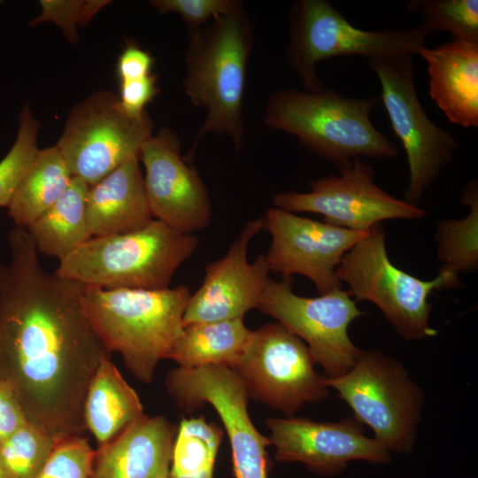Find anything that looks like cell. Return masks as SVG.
Returning <instances> with one entry per match:
<instances>
[{
    "label": "cell",
    "instance_id": "6da1fadb",
    "mask_svg": "<svg viewBox=\"0 0 478 478\" xmlns=\"http://www.w3.org/2000/svg\"><path fill=\"white\" fill-rule=\"evenodd\" d=\"M8 247L0 262V378L28 420L54 438L83 436L87 389L111 357L84 314V285L46 272L26 228L10 231Z\"/></svg>",
    "mask_w": 478,
    "mask_h": 478
},
{
    "label": "cell",
    "instance_id": "7a4b0ae2",
    "mask_svg": "<svg viewBox=\"0 0 478 478\" xmlns=\"http://www.w3.org/2000/svg\"><path fill=\"white\" fill-rule=\"evenodd\" d=\"M190 296L184 285L163 289L84 285L81 305L105 350L119 352L137 380L150 383L158 363L168 358L181 334Z\"/></svg>",
    "mask_w": 478,
    "mask_h": 478
},
{
    "label": "cell",
    "instance_id": "3957f363",
    "mask_svg": "<svg viewBox=\"0 0 478 478\" xmlns=\"http://www.w3.org/2000/svg\"><path fill=\"white\" fill-rule=\"evenodd\" d=\"M183 88L191 103L207 110L190 150L207 134L227 135L236 150L243 144V97L253 46V25L243 4L210 26L189 28Z\"/></svg>",
    "mask_w": 478,
    "mask_h": 478
},
{
    "label": "cell",
    "instance_id": "277c9868",
    "mask_svg": "<svg viewBox=\"0 0 478 478\" xmlns=\"http://www.w3.org/2000/svg\"><path fill=\"white\" fill-rule=\"evenodd\" d=\"M378 100L353 98L324 87L314 91L280 89L266 102L264 122L295 135L338 169L354 158L393 159L397 149L370 118Z\"/></svg>",
    "mask_w": 478,
    "mask_h": 478
},
{
    "label": "cell",
    "instance_id": "5b68a950",
    "mask_svg": "<svg viewBox=\"0 0 478 478\" xmlns=\"http://www.w3.org/2000/svg\"><path fill=\"white\" fill-rule=\"evenodd\" d=\"M197 246L192 234L153 219L135 231L91 237L61 259L55 273L103 289H163Z\"/></svg>",
    "mask_w": 478,
    "mask_h": 478
},
{
    "label": "cell",
    "instance_id": "8992f818",
    "mask_svg": "<svg viewBox=\"0 0 478 478\" xmlns=\"http://www.w3.org/2000/svg\"><path fill=\"white\" fill-rule=\"evenodd\" d=\"M351 297L376 305L396 332L408 341L436 335L430 323L429 296L434 290L460 288V277L439 270L432 280H421L390 260L382 224L370 228L342 258L336 269Z\"/></svg>",
    "mask_w": 478,
    "mask_h": 478
},
{
    "label": "cell",
    "instance_id": "52a82bcc",
    "mask_svg": "<svg viewBox=\"0 0 478 478\" xmlns=\"http://www.w3.org/2000/svg\"><path fill=\"white\" fill-rule=\"evenodd\" d=\"M325 382L389 452L412 451L425 396L399 360L376 349L361 350L346 373Z\"/></svg>",
    "mask_w": 478,
    "mask_h": 478
},
{
    "label": "cell",
    "instance_id": "ba28073f",
    "mask_svg": "<svg viewBox=\"0 0 478 478\" xmlns=\"http://www.w3.org/2000/svg\"><path fill=\"white\" fill-rule=\"evenodd\" d=\"M433 32L422 24L412 29L366 31L356 27L328 0H297L289 12L287 62L304 89L323 88L315 71L325 59L359 55H419Z\"/></svg>",
    "mask_w": 478,
    "mask_h": 478
},
{
    "label": "cell",
    "instance_id": "9c48e42d",
    "mask_svg": "<svg viewBox=\"0 0 478 478\" xmlns=\"http://www.w3.org/2000/svg\"><path fill=\"white\" fill-rule=\"evenodd\" d=\"M366 61L378 77L384 107L406 153L409 181L404 200L419 206L442 170L453 160L459 143L422 107L415 89L412 55H381Z\"/></svg>",
    "mask_w": 478,
    "mask_h": 478
},
{
    "label": "cell",
    "instance_id": "30bf717a",
    "mask_svg": "<svg viewBox=\"0 0 478 478\" xmlns=\"http://www.w3.org/2000/svg\"><path fill=\"white\" fill-rule=\"evenodd\" d=\"M315 364L307 345L275 322L252 331L231 369L243 382L250 397L290 417L306 404L320 403L329 396L326 376L316 372Z\"/></svg>",
    "mask_w": 478,
    "mask_h": 478
},
{
    "label": "cell",
    "instance_id": "8fae6325",
    "mask_svg": "<svg viewBox=\"0 0 478 478\" xmlns=\"http://www.w3.org/2000/svg\"><path fill=\"white\" fill-rule=\"evenodd\" d=\"M153 127L147 112L132 116L123 109L119 96L99 91L71 111L56 146L72 175L92 186L139 156Z\"/></svg>",
    "mask_w": 478,
    "mask_h": 478
},
{
    "label": "cell",
    "instance_id": "7c38bea8",
    "mask_svg": "<svg viewBox=\"0 0 478 478\" xmlns=\"http://www.w3.org/2000/svg\"><path fill=\"white\" fill-rule=\"evenodd\" d=\"M168 395L185 412L204 405L220 416L230 443L235 478H268L273 466L268 437L255 427L249 414V393L240 376L225 366L176 367L166 378Z\"/></svg>",
    "mask_w": 478,
    "mask_h": 478
},
{
    "label": "cell",
    "instance_id": "4fadbf2b",
    "mask_svg": "<svg viewBox=\"0 0 478 478\" xmlns=\"http://www.w3.org/2000/svg\"><path fill=\"white\" fill-rule=\"evenodd\" d=\"M292 284V277L271 278L258 309L298 336L323 367L326 377L343 374L361 351L352 343L349 327L366 312L343 289L305 297L294 293Z\"/></svg>",
    "mask_w": 478,
    "mask_h": 478
},
{
    "label": "cell",
    "instance_id": "5bb4252c",
    "mask_svg": "<svg viewBox=\"0 0 478 478\" xmlns=\"http://www.w3.org/2000/svg\"><path fill=\"white\" fill-rule=\"evenodd\" d=\"M375 172L362 158H354L330 174L310 182L309 192L284 191L274 196V207L290 212H312L339 227L368 231L387 220H417L427 213L387 193L374 182Z\"/></svg>",
    "mask_w": 478,
    "mask_h": 478
},
{
    "label": "cell",
    "instance_id": "9a60e30c",
    "mask_svg": "<svg viewBox=\"0 0 478 478\" xmlns=\"http://www.w3.org/2000/svg\"><path fill=\"white\" fill-rule=\"evenodd\" d=\"M263 220L272 237L265 255L270 271L282 278L304 275L320 295L342 289L337 266L368 232L339 227L276 207L267 209Z\"/></svg>",
    "mask_w": 478,
    "mask_h": 478
},
{
    "label": "cell",
    "instance_id": "2e32d148",
    "mask_svg": "<svg viewBox=\"0 0 478 478\" xmlns=\"http://www.w3.org/2000/svg\"><path fill=\"white\" fill-rule=\"evenodd\" d=\"M265 425L277 462H300L321 475L340 474L354 460L386 464L391 459L390 452L374 437H367L354 417L337 422L297 416L267 418Z\"/></svg>",
    "mask_w": 478,
    "mask_h": 478
},
{
    "label": "cell",
    "instance_id": "e0dca14e",
    "mask_svg": "<svg viewBox=\"0 0 478 478\" xmlns=\"http://www.w3.org/2000/svg\"><path fill=\"white\" fill-rule=\"evenodd\" d=\"M144 186L152 217L184 233L201 230L212 219L207 189L190 160L181 154L175 133L160 129L142 145Z\"/></svg>",
    "mask_w": 478,
    "mask_h": 478
},
{
    "label": "cell",
    "instance_id": "ac0fdd59",
    "mask_svg": "<svg viewBox=\"0 0 478 478\" xmlns=\"http://www.w3.org/2000/svg\"><path fill=\"white\" fill-rule=\"evenodd\" d=\"M262 229L263 217L249 220L226 255L206 266L202 285L189 299L183 325L243 319L258 309L271 271L264 254L251 263L247 255L251 240Z\"/></svg>",
    "mask_w": 478,
    "mask_h": 478
},
{
    "label": "cell",
    "instance_id": "d6986e66",
    "mask_svg": "<svg viewBox=\"0 0 478 478\" xmlns=\"http://www.w3.org/2000/svg\"><path fill=\"white\" fill-rule=\"evenodd\" d=\"M177 430L163 416L143 415L98 446L91 478H159L167 474Z\"/></svg>",
    "mask_w": 478,
    "mask_h": 478
},
{
    "label": "cell",
    "instance_id": "ffe728a7",
    "mask_svg": "<svg viewBox=\"0 0 478 478\" xmlns=\"http://www.w3.org/2000/svg\"><path fill=\"white\" fill-rule=\"evenodd\" d=\"M427 62L428 93L452 124L478 127V43L452 39L420 50Z\"/></svg>",
    "mask_w": 478,
    "mask_h": 478
},
{
    "label": "cell",
    "instance_id": "44dd1931",
    "mask_svg": "<svg viewBox=\"0 0 478 478\" xmlns=\"http://www.w3.org/2000/svg\"><path fill=\"white\" fill-rule=\"evenodd\" d=\"M135 156L89 186L86 212L92 236L125 234L153 220L144 180Z\"/></svg>",
    "mask_w": 478,
    "mask_h": 478
},
{
    "label": "cell",
    "instance_id": "7402d4cb",
    "mask_svg": "<svg viewBox=\"0 0 478 478\" xmlns=\"http://www.w3.org/2000/svg\"><path fill=\"white\" fill-rule=\"evenodd\" d=\"M142 402L111 360L99 364L86 392L83 418L98 446L143 416Z\"/></svg>",
    "mask_w": 478,
    "mask_h": 478
},
{
    "label": "cell",
    "instance_id": "603a6c76",
    "mask_svg": "<svg viewBox=\"0 0 478 478\" xmlns=\"http://www.w3.org/2000/svg\"><path fill=\"white\" fill-rule=\"evenodd\" d=\"M89 185L73 176L64 194L28 227L38 253L63 259L92 236L86 212Z\"/></svg>",
    "mask_w": 478,
    "mask_h": 478
},
{
    "label": "cell",
    "instance_id": "cb8c5ba5",
    "mask_svg": "<svg viewBox=\"0 0 478 478\" xmlns=\"http://www.w3.org/2000/svg\"><path fill=\"white\" fill-rule=\"evenodd\" d=\"M251 334L243 319L187 324L167 358L184 368H232L243 355Z\"/></svg>",
    "mask_w": 478,
    "mask_h": 478
},
{
    "label": "cell",
    "instance_id": "d4e9b609",
    "mask_svg": "<svg viewBox=\"0 0 478 478\" xmlns=\"http://www.w3.org/2000/svg\"><path fill=\"white\" fill-rule=\"evenodd\" d=\"M72 178L56 145L38 149L7 207L15 227H28L64 194Z\"/></svg>",
    "mask_w": 478,
    "mask_h": 478
},
{
    "label": "cell",
    "instance_id": "484cf974",
    "mask_svg": "<svg viewBox=\"0 0 478 478\" xmlns=\"http://www.w3.org/2000/svg\"><path fill=\"white\" fill-rule=\"evenodd\" d=\"M461 204L469 207L463 219L441 220L436 230L440 270L459 276L478 268V182L472 180L463 189Z\"/></svg>",
    "mask_w": 478,
    "mask_h": 478
},
{
    "label": "cell",
    "instance_id": "4316f807",
    "mask_svg": "<svg viewBox=\"0 0 478 478\" xmlns=\"http://www.w3.org/2000/svg\"><path fill=\"white\" fill-rule=\"evenodd\" d=\"M222 429L204 416L183 418L178 426L169 478H213Z\"/></svg>",
    "mask_w": 478,
    "mask_h": 478
},
{
    "label": "cell",
    "instance_id": "83f0119b",
    "mask_svg": "<svg viewBox=\"0 0 478 478\" xmlns=\"http://www.w3.org/2000/svg\"><path fill=\"white\" fill-rule=\"evenodd\" d=\"M55 444L42 427L27 420L0 441V467L4 478H38Z\"/></svg>",
    "mask_w": 478,
    "mask_h": 478
},
{
    "label": "cell",
    "instance_id": "f1b7e54d",
    "mask_svg": "<svg viewBox=\"0 0 478 478\" xmlns=\"http://www.w3.org/2000/svg\"><path fill=\"white\" fill-rule=\"evenodd\" d=\"M409 12H419L422 25L431 30L449 32L452 39L478 43L477 0H412Z\"/></svg>",
    "mask_w": 478,
    "mask_h": 478
},
{
    "label": "cell",
    "instance_id": "f546056e",
    "mask_svg": "<svg viewBox=\"0 0 478 478\" xmlns=\"http://www.w3.org/2000/svg\"><path fill=\"white\" fill-rule=\"evenodd\" d=\"M39 122L28 104L19 113L16 139L5 157L0 161V207H8L12 197L30 166L36 146Z\"/></svg>",
    "mask_w": 478,
    "mask_h": 478
},
{
    "label": "cell",
    "instance_id": "4dcf8cb0",
    "mask_svg": "<svg viewBox=\"0 0 478 478\" xmlns=\"http://www.w3.org/2000/svg\"><path fill=\"white\" fill-rule=\"evenodd\" d=\"M95 451L84 436L55 438L38 478H91Z\"/></svg>",
    "mask_w": 478,
    "mask_h": 478
},
{
    "label": "cell",
    "instance_id": "1f68e13d",
    "mask_svg": "<svg viewBox=\"0 0 478 478\" xmlns=\"http://www.w3.org/2000/svg\"><path fill=\"white\" fill-rule=\"evenodd\" d=\"M109 1H59L42 0V13L30 22L35 26L44 21H53L63 30L66 37L72 42H76V27L87 25L93 16Z\"/></svg>",
    "mask_w": 478,
    "mask_h": 478
},
{
    "label": "cell",
    "instance_id": "d6a6232c",
    "mask_svg": "<svg viewBox=\"0 0 478 478\" xmlns=\"http://www.w3.org/2000/svg\"><path fill=\"white\" fill-rule=\"evenodd\" d=\"M243 3L238 0H153L150 4L160 13L179 14L189 27H202L210 19L234 11Z\"/></svg>",
    "mask_w": 478,
    "mask_h": 478
},
{
    "label": "cell",
    "instance_id": "836d02e7",
    "mask_svg": "<svg viewBox=\"0 0 478 478\" xmlns=\"http://www.w3.org/2000/svg\"><path fill=\"white\" fill-rule=\"evenodd\" d=\"M119 99L123 109L132 116H141L146 112L145 106L158 92L157 78L150 74L145 78L120 82Z\"/></svg>",
    "mask_w": 478,
    "mask_h": 478
},
{
    "label": "cell",
    "instance_id": "e575fe53",
    "mask_svg": "<svg viewBox=\"0 0 478 478\" xmlns=\"http://www.w3.org/2000/svg\"><path fill=\"white\" fill-rule=\"evenodd\" d=\"M153 58L135 43L126 45L117 61L120 82L135 81L151 74Z\"/></svg>",
    "mask_w": 478,
    "mask_h": 478
},
{
    "label": "cell",
    "instance_id": "d590c367",
    "mask_svg": "<svg viewBox=\"0 0 478 478\" xmlns=\"http://www.w3.org/2000/svg\"><path fill=\"white\" fill-rule=\"evenodd\" d=\"M27 420L12 387L0 378V436H9Z\"/></svg>",
    "mask_w": 478,
    "mask_h": 478
},
{
    "label": "cell",
    "instance_id": "8d00e7d4",
    "mask_svg": "<svg viewBox=\"0 0 478 478\" xmlns=\"http://www.w3.org/2000/svg\"><path fill=\"white\" fill-rule=\"evenodd\" d=\"M159 478H169L168 473L161 475Z\"/></svg>",
    "mask_w": 478,
    "mask_h": 478
},
{
    "label": "cell",
    "instance_id": "74e56055",
    "mask_svg": "<svg viewBox=\"0 0 478 478\" xmlns=\"http://www.w3.org/2000/svg\"><path fill=\"white\" fill-rule=\"evenodd\" d=\"M0 478H4V474H3V471H2V469H1V467H0Z\"/></svg>",
    "mask_w": 478,
    "mask_h": 478
},
{
    "label": "cell",
    "instance_id": "f35d334b",
    "mask_svg": "<svg viewBox=\"0 0 478 478\" xmlns=\"http://www.w3.org/2000/svg\"><path fill=\"white\" fill-rule=\"evenodd\" d=\"M1 440H2V437H1V436H0V441H1Z\"/></svg>",
    "mask_w": 478,
    "mask_h": 478
}]
</instances>
